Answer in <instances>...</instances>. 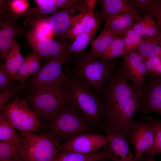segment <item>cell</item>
<instances>
[{"label":"cell","instance_id":"6","mask_svg":"<svg viewBox=\"0 0 161 161\" xmlns=\"http://www.w3.org/2000/svg\"><path fill=\"white\" fill-rule=\"evenodd\" d=\"M88 125L82 117L66 103L58 115L45 128L46 132L62 144L87 133Z\"/></svg>","mask_w":161,"mask_h":161},{"label":"cell","instance_id":"35","mask_svg":"<svg viewBox=\"0 0 161 161\" xmlns=\"http://www.w3.org/2000/svg\"><path fill=\"white\" fill-rule=\"evenodd\" d=\"M31 29L39 36L52 38L53 33L49 24L47 17L31 25Z\"/></svg>","mask_w":161,"mask_h":161},{"label":"cell","instance_id":"11","mask_svg":"<svg viewBox=\"0 0 161 161\" xmlns=\"http://www.w3.org/2000/svg\"><path fill=\"white\" fill-rule=\"evenodd\" d=\"M23 34L33 53L40 59L48 61L65 52L71 44L65 41L58 42L52 38L41 37L31 29L28 30L24 29Z\"/></svg>","mask_w":161,"mask_h":161},{"label":"cell","instance_id":"23","mask_svg":"<svg viewBox=\"0 0 161 161\" xmlns=\"http://www.w3.org/2000/svg\"><path fill=\"white\" fill-rule=\"evenodd\" d=\"M120 36L105 26L98 36L92 42L91 48L89 54L92 56L99 59L112 41Z\"/></svg>","mask_w":161,"mask_h":161},{"label":"cell","instance_id":"40","mask_svg":"<svg viewBox=\"0 0 161 161\" xmlns=\"http://www.w3.org/2000/svg\"><path fill=\"white\" fill-rule=\"evenodd\" d=\"M2 161H27L22 157H18L16 158L5 160Z\"/></svg>","mask_w":161,"mask_h":161},{"label":"cell","instance_id":"29","mask_svg":"<svg viewBox=\"0 0 161 161\" xmlns=\"http://www.w3.org/2000/svg\"><path fill=\"white\" fill-rule=\"evenodd\" d=\"M126 53L122 36L114 39L106 50L100 56L99 59L105 60L114 59L123 55Z\"/></svg>","mask_w":161,"mask_h":161},{"label":"cell","instance_id":"27","mask_svg":"<svg viewBox=\"0 0 161 161\" xmlns=\"http://www.w3.org/2000/svg\"><path fill=\"white\" fill-rule=\"evenodd\" d=\"M22 147V142L20 143H14L0 141V161L18 157H23Z\"/></svg>","mask_w":161,"mask_h":161},{"label":"cell","instance_id":"38","mask_svg":"<svg viewBox=\"0 0 161 161\" xmlns=\"http://www.w3.org/2000/svg\"><path fill=\"white\" fill-rule=\"evenodd\" d=\"M9 76L4 69L3 64L0 66V90H3L13 85Z\"/></svg>","mask_w":161,"mask_h":161},{"label":"cell","instance_id":"18","mask_svg":"<svg viewBox=\"0 0 161 161\" xmlns=\"http://www.w3.org/2000/svg\"><path fill=\"white\" fill-rule=\"evenodd\" d=\"M101 10L98 19L106 21L110 16L125 13H139L129 0H102L98 1Z\"/></svg>","mask_w":161,"mask_h":161},{"label":"cell","instance_id":"31","mask_svg":"<svg viewBox=\"0 0 161 161\" xmlns=\"http://www.w3.org/2000/svg\"><path fill=\"white\" fill-rule=\"evenodd\" d=\"M126 52L135 51L145 38L140 36L131 28L122 36Z\"/></svg>","mask_w":161,"mask_h":161},{"label":"cell","instance_id":"16","mask_svg":"<svg viewBox=\"0 0 161 161\" xmlns=\"http://www.w3.org/2000/svg\"><path fill=\"white\" fill-rule=\"evenodd\" d=\"M108 142L110 160L112 161H143L136 158L131 151L128 139L121 134L103 126Z\"/></svg>","mask_w":161,"mask_h":161},{"label":"cell","instance_id":"1","mask_svg":"<svg viewBox=\"0 0 161 161\" xmlns=\"http://www.w3.org/2000/svg\"><path fill=\"white\" fill-rule=\"evenodd\" d=\"M100 95L103 106V127L129 140L133 118L140 109L143 92L129 83L121 69L114 72Z\"/></svg>","mask_w":161,"mask_h":161},{"label":"cell","instance_id":"25","mask_svg":"<svg viewBox=\"0 0 161 161\" xmlns=\"http://www.w3.org/2000/svg\"><path fill=\"white\" fill-rule=\"evenodd\" d=\"M161 34L152 38H145L135 51L145 59L159 55Z\"/></svg>","mask_w":161,"mask_h":161},{"label":"cell","instance_id":"14","mask_svg":"<svg viewBox=\"0 0 161 161\" xmlns=\"http://www.w3.org/2000/svg\"><path fill=\"white\" fill-rule=\"evenodd\" d=\"M19 18L8 10L0 13V55L5 60L9 49L16 36L23 34L24 29L20 27Z\"/></svg>","mask_w":161,"mask_h":161},{"label":"cell","instance_id":"39","mask_svg":"<svg viewBox=\"0 0 161 161\" xmlns=\"http://www.w3.org/2000/svg\"><path fill=\"white\" fill-rule=\"evenodd\" d=\"M151 14L155 18L157 24L161 33V0L154 5Z\"/></svg>","mask_w":161,"mask_h":161},{"label":"cell","instance_id":"19","mask_svg":"<svg viewBox=\"0 0 161 161\" xmlns=\"http://www.w3.org/2000/svg\"><path fill=\"white\" fill-rule=\"evenodd\" d=\"M58 8L55 0H47L45 5L35 7H30L25 12L17 16L19 18H25L23 23L24 25H32L46 17V16L59 10Z\"/></svg>","mask_w":161,"mask_h":161},{"label":"cell","instance_id":"15","mask_svg":"<svg viewBox=\"0 0 161 161\" xmlns=\"http://www.w3.org/2000/svg\"><path fill=\"white\" fill-rule=\"evenodd\" d=\"M138 112L141 119L152 112L161 115V76H150L148 80H146Z\"/></svg>","mask_w":161,"mask_h":161},{"label":"cell","instance_id":"12","mask_svg":"<svg viewBox=\"0 0 161 161\" xmlns=\"http://www.w3.org/2000/svg\"><path fill=\"white\" fill-rule=\"evenodd\" d=\"M123 72L136 88L143 92L146 83L147 68L145 59L135 51L124 55Z\"/></svg>","mask_w":161,"mask_h":161},{"label":"cell","instance_id":"2","mask_svg":"<svg viewBox=\"0 0 161 161\" xmlns=\"http://www.w3.org/2000/svg\"><path fill=\"white\" fill-rule=\"evenodd\" d=\"M69 76L70 83L66 103L88 125L99 124L102 120L103 111L101 100L83 79L73 75Z\"/></svg>","mask_w":161,"mask_h":161},{"label":"cell","instance_id":"33","mask_svg":"<svg viewBox=\"0 0 161 161\" xmlns=\"http://www.w3.org/2000/svg\"><path fill=\"white\" fill-rule=\"evenodd\" d=\"M4 2L7 9L17 16L24 13L30 7L27 0H6Z\"/></svg>","mask_w":161,"mask_h":161},{"label":"cell","instance_id":"22","mask_svg":"<svg viewBox=\"0 0 161 161\" xmlns=\"http://www.w3.org/2000/svg\"><path fill=\"white\" fill-rule=\"evenodd\" d=\"M131 28L143 38L147 39L160 34L154 17L151 14H146L136 21Z\"/></svg>","mask_w":161,"mask_h":161},{"label":"cell","instance_id":"17","mask_svg":"<svg viewBox=\"0 0 161 161\" xmlns=\"http://www.w3.org/2000/svg\"><path fill=\"white\" fill-rule=\"evenodd\" d=\"M139 13H125L110 16L105 21L106 27L121 36H123L132 25L141 18Z\"/></svg>","mask_w":161,"mask_h":161},{"label":"cell","instance_id":"26","mask_svg":"<svg viewBox=\"0 0 161 161\" xmlns=\"http://www.w3.org/2000/svg\"><path fill=\"white\" fill-rule=\"evenodd\" d=\"M90 35L86 32L75 38L66 50V60L70 58L71 60L74 56L82 52L89 44H90Z\"/></svg>","mask_w":161,"mask_h":161},{"label":"cell","instance_id":"4","mask_svg":"<svg viewBox=\"0 0 161 161\" xmlns=\"http://www.w3.org/2000/svg\"><path fill=\"white\" fill-rule=\"evenodd\" d=\"M69 85L29 90L25 96L24 99L32 106L45 129L66 106Z\"/></svg>","mask_w":161,"mask_h":161},{"label":"cell","instance_id":"9","mask_svg":"<svg viewBox=\"0 0 161 161\" xmlns=\"http://www.w3.org/2000/svg\"><path fill=\"white\" fill-rule=\"evenodd\" d=\"M156 134L154 119L145 116L132 122L129 140L134 148V155L136 158L143 159L144 155L152 148Z\"/></svg>","mask_w":161,"mask_h":161},{"label":"cell","instance_id":"30","mask_svg":"<svg viewBox=\"0 0 161 161\" xmlns=\"http://www.w3.org/2000/svg\"><path fill=\"white\" fill-rule=\"evenodd\" d=\"M156 134L154 145L152 148L143 156V161H154V156L161 153V120L154 119Z\"/></svg>","mask_w":161,"mask_h":161},{"label":"cell","instance_id":"36","mask_svg":"<svg viewBox=\"0 0 161 161\" xmlns=\"http://www.w3.org/2000/svg\"><path fill=\"white\" fill-rule=\"evenodd\" d=\"M159 1L156 0H129V1L137 11L138 9L143 11L148 12V14H151L154 5L158 3Z\"/></svg>","mask_w":161,"mask_h":161},{"label":"cell","instance_id":"37","mask_svg":"<svg viewBox=\"0 0 161 161\" xmlns=\"http://www.w3.org/2000/svg\"><path fill=\"white\" fill-rule=\"evenodd\" d=\"M86 32L85 29L80 20L75 22L71 27L68 34L67 39H75Z\"/></svg>","mask_w":161,"mask_h":161},{"label":"cell","instance_id":"20","mask_svg":"<svg viewBox=\"0 0 161 161\" xmlns=\"http://www.w3.org/2000/svg\"><path fill=\"white\" fill-rule=\"evenodd\" d=\"M110 160L108 146L101 151L90 154L61 151L53 161H104Z\"/></svg>","mask_w":161,"mask_h":161},{"label":"cell","instance_id":"41","mask_svg":"<svg viewBox=\"0 0 161 161\" xmlns=\"http://www.w3.org/2000/svg\"><path fill=\"white\" fill-rule=\"evenodd\" d=\"M160 54L159 55L161 56V38L160 41Z\"/></svg>","mask_w":161,"mask_h":161},{"label":"cell","instance_id":"21","mask_svg":"<svg viewBox=\"0 0 161 161\" xmlns=\"http://www.w3.org/2000/svg\"><path fill=\"white\" fill-rule=\"evenodd\" d=\"M21 47L14 38L9 49L5 63L3 64L4 69L12 82L24 58L20 52Z\"/></svg>","mask_w":161,"mask_h":161},{"label":"cell","instance_id":"13","mask_svg":"<svg viewBox=\"0 0 161 161\" xmlns=\"http://www.w3.org/2000/svg\"><path fill=\"white\" fill-rule=\"evenodd\" d=\"M108 143L106 135L87 133L80 135L68 142L60 144L59 148L60 151H66L90 154L107 146Z\"/></svg>","mask_w":161,"mask_h":161},{"label":"cell","instance_id":"28","mask_svg":"<svg viewBox=\"0 0 161 161\" xmlns=\"http://www.w3.org/2000/svg\"><path fill=\"white\" fill-rule=\"evenodd\" d=\"M90 7L89 10L85 13L81 18L80 21L84 26L86 32L90 36V44L94 39L96 31L99 28L100 20L96 18L93 13V6Z\"/></svg>","mask_w":161,"mask_h":161},{"label":"cell","instance_id":"10","mask_svg":"<svg viewBox=\"0 0 161 161\" xmlns=\"http://www.w3.org/2000/svg\"><path fill=\"white\" fill-rule=\"evenodd\" d=\"M84 4L79 1L70 8L60 9L47 17L49 24L57 41L62 42L67 39L72 25L80 20L85 12L78 14L76 13L84 11Z\"/></svg>","mask_w":161,"mask_h":161},{"label":"cell","instance_id":"24","mask_svg":"<svg viewBox=\"0 0 161 161\" xmlns=\"http://www.w3.org/2000/svg\"><path fill=\"white\" fill-rule=\"evenodd\" d=\"M0 140L14 143L23 142V138L16 131L6 117L1 112H0Z\"/></svg>","mask_w":161,"mask_h":161},{"label":"cell","instance_id":"7","mask_svg":"<svg viewBox=\"0 0 161 161\" xmlns=\"http://www.w3.org/2000/svg\"><path fill=\"white\" fill-rule=\"evenodd\" d=\"M23 138L22 155L27 161H53L60 152L59 141L49 133H29Z\"/></svg>","mask_w":161,"mask_h":161},{"label":"cell","instance_id":"32","mask_svg":"<svg viewBox=\"0 0 161 161\" xmlns=\"http://www.w3.org/2000/svg\"><path fill=\"white\" fill-rule=\"evenodd\" d=\"M25 88L24 85H13L3 90L0 93V111L2 110L5 104L10 99L18 95Z\"/></svg>","mask_w":161,"mask_h":161},{"label":"cell","instance_id":"5","mask_svg":"<svg viewBox=\"0 0 161 161\" xmlns=\"http://www.w3.org/2000/svg\"><path fill=\"white\" fill-rule=\"evenodd\" d=\"M29 105L18 95L8 102L0 111L21 136L27 133H37L45 129Z\"/></svg>","mask_w":161,"mask_h":161},{"label":"cell","instance_id":"8","mask_svg":"<svg viewBox=\"0 0 161 161\" xmlns=\"http://www.w3.org/2000/svg\"><path fill=\"white\" fill-rule=\"evenodd\" d=\"M66 51L48 61L33 75L28 83L30 90L50 86L70 85V78L64 73L62 70L63 65L66 58Z\"/></svg>","mask_w":161,"mask_h":161},{"label":"cell","instance_id":"3","mask_svg":"<svg viewBox=\"0 0 161 161\" xmlns=\"http://www.w3.org/2000/svg\"><path fill=\"white\" fill-rule=\"evenodd\" d=\"M72 60L75 65L68 74L83 79L98 96L100 95L115 70L116 66L114 59H98L83 51L74 56Z\"/></svg>","mask_w":161,"mask_h":161},{"label":"cell","instance_id":"34","mask_svg":"<svg viewBox=\"0 0 161 161\" xmlns=\"http://www.w3.org/2000/svg\"><path fill=\"white\" fill-rule=\"evenodd\" d=\"M145 60L147 73L152 76H161V56L158 55Z\"/></svg>","mask_w":161,"mask_h":161}]
</instances>
